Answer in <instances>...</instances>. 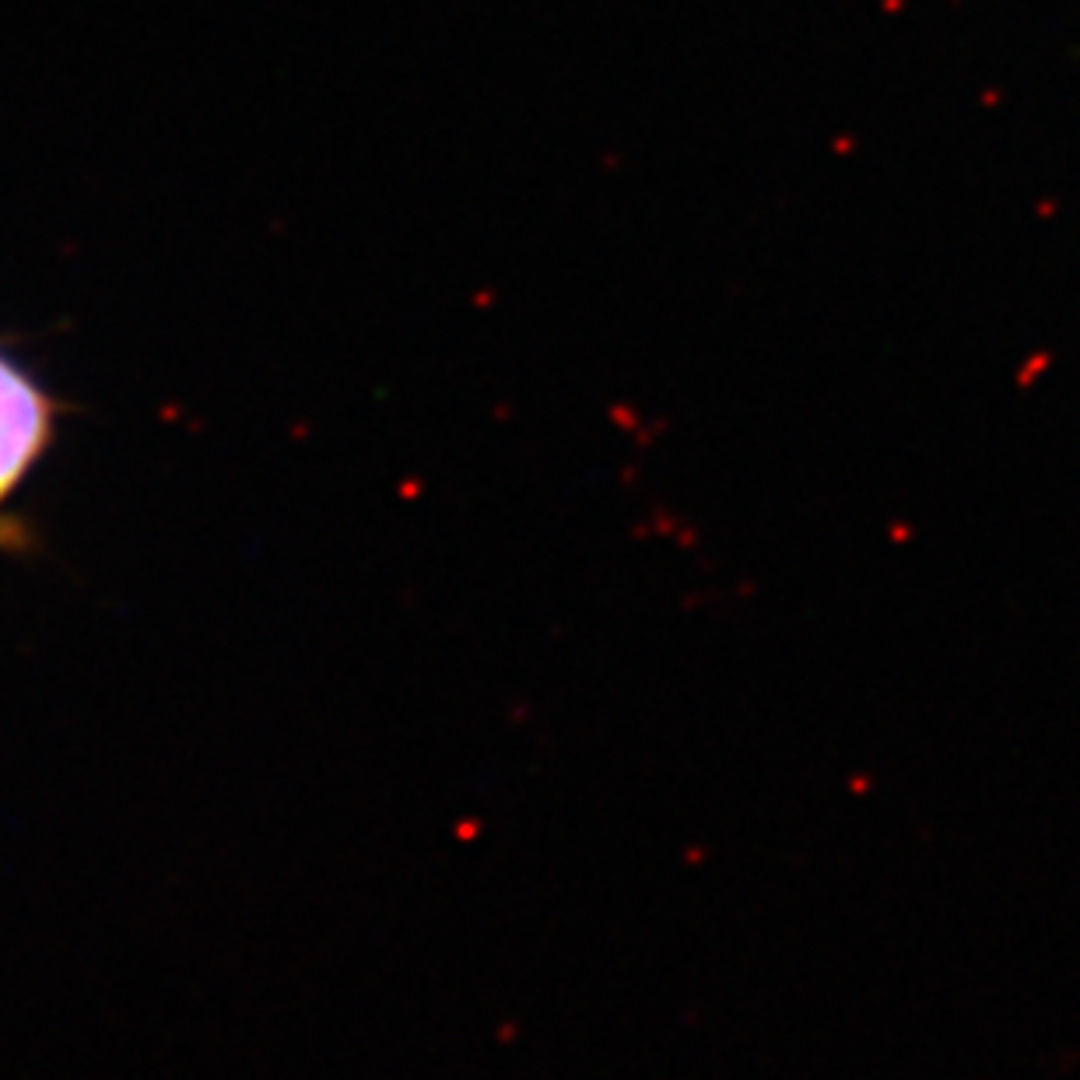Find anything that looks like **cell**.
<instances>
[{
    "label": "cell",
    "mask_w": 1080,
    "mask_h": 1080,
    "mask_svg": "<svg viewBox=\"0 0 1080 1080\" xmlns=\"http://www.w3.org/2000/svg\"><path fill=\"white\" fill-rule=\"evenodd\" d=\"M54 428V404L19 365L0 355V505L39 460Z\"/></svg>",
    "instance_id": "cell-1"
}]
</instances>
